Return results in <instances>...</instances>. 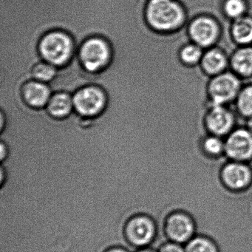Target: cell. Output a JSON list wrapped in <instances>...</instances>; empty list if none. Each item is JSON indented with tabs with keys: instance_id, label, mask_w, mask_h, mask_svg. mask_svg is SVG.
<instances>
[{
	"instance_id": "obj_1",
	"label": "cell",
	"mask_w": 252,
	"mask_h": 252,
	"mask_svg": "<svg viewBox=\"0 0 252 252\" xmlns=\"http://www.w3.org/2000/svg\"><path fill=\"white\" fill-rule=\"evenodd\" d=\"M145 18L156 33L173 36L187 26L188 9L181 0H149Z\"/></svg>"
},
{
	"instance_id": "obj_2",
	"label": "cell",
	"mask_w": 252,
	"mask_h": 252,
	"mask_svg": "<svg viewBox=\"0 0 252 252\" xmlns=\"http://www.w3.org/2000/svg\"><path fill=\"white\" fill-rule=\"evenodd\" d=\"M39 51L44 61L58 68L67 65L77 52L72 36L63 31H51L39 41Z\"/></svg>"
},
{
	"instance_id": "obj_3",
	"label": "cell",
	"mask_w": 252,
	"mask_h": 252,
	"mask_svg": "<svg viewBox=\"0 0 252 252\" xmlns=\"http://www.w3.org/2000/svg\"><path fill=\"white\" fill-rule=\"evenodd\" d=\"M187 33L190 42L206 50L218 45L222 37V26L212 14L200 13L189 20Z\"/></svg>"
},
{
	"instance_id": "obj_4",
	"label": "cell",
	"mask_w": 252,
	"mask_h": 252,
	"mask_svg": "<svg viewBox=\"0 0 252 252\" xmlns=\"http://www.w3.org/2000/svg\"><path fill=\"white\" fill-rule=\"evenodd\" d=\"M82 67L88 73H96L107 68L113 57L110 43L101 36L85 39L77 51Z\"/></svg>"
},
{
	"instance_id": "obj_5",
	"label": "cell",
	"mask_w": 252,
	"mask_h": 252,
	"mask_svg": "<svg viewBox=\"0 0 252 252\" xmlns=\"http://www.w3.org/2000/svg\"><path fill=\"white\" fill-rule=\"evenodd\" d=\"M243 85V81L229 70L209 78L206 87L208 104H234Z\"/></svg>"
},
{
	"instance_id": "obj_6",
	"label": "cell",
	"mask_w": 252,
	"mask_h": 252,
	"mask_svg": "<svg viewBox=\"0 0 252 252\" xmlns=\"http://www.w3.org/2000/svg\"><path fill=\"white\" fill-rule=\"evenodd\" d=\"M74 111L85 118L99 116L107 106V94L97 85H86L73 94Z\"/></svg>"
},
{
	"instance_id": "obj_7",
	"label": "cell",
	"mask_w": 252,
	"mask_h": 252,
	"mask_svg": "<svg viewBox=\"0 0 252 252\" xmlns=\"http://www.w3.org/2000/svg\"><path fill=\"white\" fill-rule=\"evenodd\" d=\"M237 113L230 106L207 104L203 118L206 133L225 138L237 127Z\"/></svg>"
},
{
	"instance_id": "obj_8",
	"label": "cell",
	"mask_w": 252,
	"mask_h": 252,
	"mask_svg": "<svg viewBox=\"0 0 252 252\" xmlns=\"http://www.w3.org/2000/svg\"><path fill=\"white\" fill-rule=\"evenodd\" d=\"M163 230L168 240L185 245L197 234V225L191 214L175 210L166 217Z\"/></svg>"
},
{
	"instance_id": "obj_9",
	"label": "cell",
	"mask_w": 252,
	"mask_h": 252,
	"mask_svg": "<svg viewBox=\"0 0 252 252\" xmlns=\"http://www.w3.org/2000/svg\"><path fill=\"white\" fill-rule=\"evenodd\" d=\"M219 178L228 191L242 192L252 187V168L249 163L228 160L221 167Z\"/></svg>"
},
{
	"instance_id": "obj_10",
	"label": "cell",
	"mask_w": 252,
	"mask_h": 252,
	"mask_svg": "<svg viewBox=\"0 0 252 252\" xmlns=\"http://www.w3.org/2000/svg\"><path fill=\"white\" fill-rule=\"evenodd\" d=\"M225 157L228 160L252 161V134L245 126H237L225 138Z\"/></svg>"
},
{
	"instance_id": "obj_11",
	"label": "cell",
	"mask_w": 252,
	"mask_h": 252,
	"mask_svg": "<svg viewBox=\"0 0 252 252\" xmlns=\"http://www.w3.org/2000/svg\"><path fill=\"white\" fill-rule=\"evenodd\" d=\"M158 233L156 222L146 215L132 217L125 225V236L132 246H147L156 238Z\"/></svg>"
},
{
	"instance_id": "obj_12",
	"label": "cell",
	"mask_w": 252,
	"mask_h": 252,
	"mask_svg": "<svg viewBox=\"0 0 252 252\" xmlns=\"http://www.w3.org/2000/svg\"><path fill=\"white\" fill-rule=\"evenodd\" d=\"M199 67L209 78L218 76L229 70V55L218 45L207 48L204 50Z\"/></svg>"
},
{
	"instance_id": "obj_13",
	"label": "cell",
	"mask_w": 252,
	"mask_h": 252,
	"mask_svg": "<svg viewBox=\"0 0 252 252\" xmlns=\"http://www.w3.org/2000/svg\"><path fill=\"white\" fill-rule=\"evenodd\" d=\"M22 94L28 105L33 108L42 109L48 105L53 91L48 84L33 79L23 85Z\"/></svg>"
},
{
	"instance_id": "obj_14",
	"label": "cell",
	"mask_w": 252,
	"mask_h": 252,
	"mask_svg": "<svg viewBox=\"0 0 252 252\" xmlns=\"http://www.w3.org/2000/svg\"><path fill=\"white\" fill-rule=\"evenodd\" d=\"M229 70L243 81L252 79V45L237 47L230 54Z\"/></svg>"
},
{
	"instance_id": "obj_15",
	"label": "cell",
	"mask_w": 252,
	"mask_h": 252,
	"mask_svg": "<svg viewBox=\"0 0 252 252\" xmlns=\"http://www.w3.org/2000/svg\"><path fill=\"white\" fill-rule=\"evenodd\" d=\"M229 35L237 47L252 45V15L246 14L231 22Z\"/></svg>"
},
{
	"instance_id": "obj_16",
	"label": "cell",
	"mask_w": 252,
	"mask_h": 252,
	"mask_svg": "<svg viewBox=\"0 0 252 252\" xmlns=\"http://www.w3.org/2000/svg\"><path fill=\"white\" fill-rule=\"evenodd\" d=\"M46 109L48 113L56 119L67 117L74 111L73 95L65 92L54 93Z\"/></svg>"
},
{
	"instance_id": "obj_17",
	"label": "cell",
	"mask_w": 252,
	"mask_h": 252,
	"mask_svg": "<svg viewBox=\"0 0 252 252\" xmlns=\"http://www.w3.org/2000/svg\"><path fill=\"white\" fill-rule=\"evenodd\" d=\"M204 49L193 43L187 42L180 47L177 52V58L180 64L187 67H199Z\"/></svg>"
},
{
	"instance_id": "obj_18",
	"label": "cell",
	"mask_w": 252,
	"mask_h": 252,
	"mask_svg": "<svg viewBox=\"0 0 252 252\" xmlns=\"http://www.w3.org/2000/svg\"><path fill=\"white\" fill-rule=\"evenodd\" d=\"M250 8L249 0H222L219 9L222 16L231 22L249 14Z\"/></svg>"
},
{
	"instance_id": "obj_19",
	"label": "cell",
	"mask_w": 252,
	"mask_h": 252,
	"mask_svg": "<svg viewBox=\"0 0 252 252\" xmlns=\"http://www.w3.org/2000/svg\"><path fill=\"white\" fill-rule=\"evenodd\" d=\"M200 147L202 153L209 158L225 157V141L221 137L206 133L200 140Z\"/></svg>"
},
{
	"instance_id": "obj_20",
	"label": "cell",
	"mask_w": 252,
	"mask_h": 252,
	"mask_svg": "<svg viewBox=\"0 0 252 252\" xmlns=\"http://www.w3.org/2000/svg\"><path fill=\"white\" fill-rule=\"evenodd\" d=\"M234 110L240 117H252V82L243 84L234 103Z\"/></svg>"
},
{
	"instance_id": "obj_21",
	"label": "cell",
	"mask_w": 252,
	"mask_h": 252,
	"mask_svg": "<svg viewBox=\"0 0 252 252\" xmlns=\"http://www.w3.org/2000/svg\"><path fill=\"white\" fill-rule=\"evenodd\" d=\"M184 246L186 252H220L216 241L204 234H196Z\"/></svg>"
},
{
	"instance_id": "obj_22",
	"label": "cell",
	"mask_w": 252,
	"mask_h": 252,
	"mask_svg": "<svg viewBox=\"0 0 252 252\" xmlns=\"http://www.w3.org/2000/svg\"><path fill=\"white\" fill-rule=\"evenodd\" d=\"M58 67L47 62L41 61L37 63L32 70V76L34 80L50 84L57 76Z\"/></svg>"
},
{
	"instance_id": "obj_23",
	"label": "cell",
	"mask_w": 252,
	"mask_h": 252,
	"mask_svg": "<svg viewBox=\"0 0 252 252\" xmlns=\"http://www.w3.org/2000/svg\"><path fill=\"white\" fill-rule=\"evenodd\" d=\"M158 252H186L185 246L169 240L160 246Z\"/></svg>"
},
{
	"instance_id": "obj_24",
	"label": "cell",
	"mask_w": 252,
	"mask_h": 252,
	"mask_svg": "<svg viewBox=\"0 0 252 252\" xmlns=\"http://www.w3.org/2000/svg\"><path fill=\"white\" fill-rule=\"evenodd\" d=\"M244 126L247 128L248 130L252 134V117L246 119Z\"/></svg>"
},
{
	"instance_id": "obj_25",
	"label": "cell",
	"mask_w": 252,
	"mask_h": 252,
	"mask_svg": "<svg viewBox=\"0 0 252 252\" xmlns=\"http://www.w3.org/2000/svg\"><path fill=\"white\" fill-rule=\"evenodd\" d=\"M105 252H128L127 251L125 250L123 248L121 247H113L111 249H108Z\"/></svg>"
},
{
	"instance_id": "obj_26",
	"label": "cell",
	"mask_w": 252,
	"mask_h": 252,
	"mask_svg": "<svg viewBox=\"0 0 252 252\" xmlns=\"http://www.w3.org/2000/svg\"><path fill=\"white\" fill-rule=\"evenodd\" d=\"M139 252H154V251H153V250H150V249H145V250H142Z\"/></svg>"
}]
</instances>
